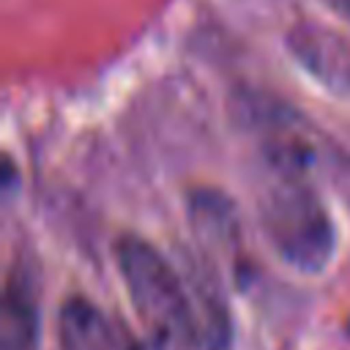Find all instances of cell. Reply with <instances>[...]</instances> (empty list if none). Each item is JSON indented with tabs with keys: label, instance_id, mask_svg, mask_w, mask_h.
<instances>
[{
	"label": "cell",
	"instance_id": "6da1fadb",
	"mask_svg": "<svg viewBox=\"0 0 350 350\" xmlns=\"http://www.w3.org/2000/svg\"><path fill=\"white\" fill-rule=\"evenodd\" d=\"M273 172L276 178L260 200L262 232L279 260L301 273H317L334 257V219L304 172Z\"/></svg>",
	"mask_w": 350,
	"mask_h": 350
},
{
	"label": "cell",
	"instance_id": "7a4b0ae2",
	"mask_svg": "<svg viewBox=\"0 0 350 350\" xmlns=\"http://www.w3.org/2000/svg\"><path fill=\"white\" fill-rule=\"evenodd\" d=\"M115 262L129 301L148 331L167 342L197 345L191 290L175 265L153 243L131 232L115 241Z\"/></svg>",
	"mask_w": 350,
	"mask_h": 350
},
{
	"label": "cell",
	"instance_id": "3957f363",
	"mask_svg": "<svg viewBox=\"0 0 350 350\" xmlns=\"http://www.w3.org/2000/svg\"><path fill=\"white\" fill-rule=\"evenodd\" d=\"M287 46L306 74L350 98V38L317 22H298L287 33Z\"/></svg>",
	"mask_w": 350,
	"mask_h": 350
},
{
	"label": "cell",
	"instance_id": "277c9868",
	"mask_svg": "<svg viewBox=\"0 0 350 350\" xmlns=\"http://www.w3.org/2000/svg\"><path fill=\"white\" fill-rule=\"evenodd\" d=\"M57 339L63 350H148L123 323L82 295L63 301L57 312Z\"/></svg>",
	"mask_w": 350,
	"mask_h": 350
},
{
	"label": "cell",
	"instance_id": "5b68a950",
	"mask_svg": "<svg viewBox=\"0 0 350 350\" xmlns=\"http://www.w3.org/2000/svg\"><path fill=\"white\" fill-rule=\"evenodd\" d=\"M38 301L30 279L19 271L5 276L0 304V350H36L38 347Z\"/></svg>",
	"mask_w": 350,
	"mask_h": 350
},
{
	"label": "cell",
	"instance_id": "8992f818",
	"mask_svg": "<svg viewBox=\"0 0 350 350\" xmlns=\"http://www.w3.org/2000/svg\"><path fill=\"white\" fill-rule=\"evenodd\" d=\"M323 3H325L328 8H334V11L350 25V0H323Z\"/></svg>",
	"mask_w": 350,
	"mask_h": 350
},
{
	"label": "cell",
	"instance_id": "52a82bcc",
	"mask_svg": "<svg viewBox=\"0 0 350 350\" xmlns=\"http://www.w3.org/2000/svg\"><path fill=\"white\" fill-rule=\"evenodd\" d=\"M347 331H350V325H347Z\"/></svg>",
	"mask_w": 350,
	"mask_h": 350
}]
</instances>
